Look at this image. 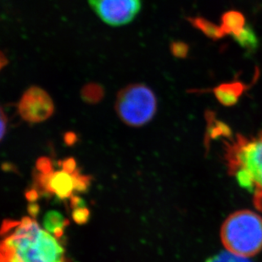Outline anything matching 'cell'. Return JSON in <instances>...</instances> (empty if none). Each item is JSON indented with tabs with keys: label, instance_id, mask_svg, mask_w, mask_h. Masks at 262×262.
I'll return each mask as SVG.
<instances>
[{
	"label": "cell",
	"instance_id": "7",
	"mask_svg": "<svg viewBox=\"0 0 262 262\" xmlns=\"http://www.w3.org/2000/svg\"><path fill=\"white\" fill-rule=\"evenodd\" d=\"M17 108L21 118L30 123L47 121L55 112V104L50 94L37 86L26 90Z\"/></svg>",
	"mask_w": 262,
	"mask_h": 262
},
{
	"label": "cell",
	"instance_id": "14",
	"mask_svg": "<svg viewBox=\"0 0 262 262\" xmlns=\"http://www.w3.org/2000/svg\"><path fill=\"white\" fill-rule=\"evenodd\" d=\"M71 205H72V210H72L73 220L79 224L87 223L89 218V210L88 208L85 207L82 199L79 197L75 199Z\"/></svg>",
	"mask_w": 262,
	"mask_h": 262
},
{
	"label": "cell",
	"instance_id": "6",
	"mask_svg": "<svg viewBox=\"0 0 262 262\" xmlns=\"http://www.w3.org/2000/svg\"><path fill=\"white\" fill-rule=\"evenodd\" d=\"M89 5L107 25L121 27L131 23L141 10V0H89Z\"/></svg>",
	"mask_w": 262,
	"mask_h": 262
},
{
	"label": "cell",
	"instance_id": "10",
	"mask_svg": "<svg viewBox=\"0 0 262 262\" xmlns=\"http://www.w3.org/2000/svg\"><path fill=\"white\" fill-rule=\"evenodd\" d=\"M43 228L55 237H62L64 231L68 225V221L61 213L56 210H50L43 217Z\"/></svg>",
	"mask_w": 262,
	"mask_h": 262
},
{
	"label": "cell",
	"instance_id": "13",
	"mask_svg": "<svg viewBox=\"0 0 262 262\" xmlns=\"http://www.w3.org/2000/svg\"><path fill=\"white\" fill-rule=\"evenodd\" d=\"M237 43L246 50H252L257 47L258 39L255 32L250 26L246 25L245 29L239 35L233 37Z\"/></svg>",
	"mask_w": 262,
	"mask_h": 262
},
{
	"label": "cell",
	"instance_id": "15",
	"mask_svg": "<svg viewBox=\"0 0 262 262\" xmlns=\"http://www.w3.org/2000/svg\"><path fill=\"white\" fill-rule=\"evenodd\" d=\"M206 262H251L248 257H244L240 255H235L229 251H223L218 255L210 258Z\"/></svg>",
	"mask_w": 262,
	"mask_h": 262
},
{
	"label": "cell",
	"instance_id": "16",
	"mask_svg": "<svg viewBox=\"0 0 262 262\" xmlns=\"http://www.w3.org/2000/svg\"><path fill=\"white\" fill-rule=\"evenodd\" d=\"M170 50H171V54L176 58L183 59V58L187 57L189 47H188V45H186L185 42H181V41H175V42H171Z\"/></svg>",
	"mask_w": 262,
	"mask_h": 262
},
{
	"label": "cell",
	"instance_id": "11",
	"mask_svg": "<svg viewBox=\"0 0 262 262\" xmlns=\"http://www.w3.org/2000/svg\"><path fill=\"white\" fill-rule=\"evenodd\" d=\"M187 20L193 28L203 32L204 34L210 39H222L226 36L220 26L215 25V23H211L205 18L195 16L187 18Z\"/></svg>",
	"mask_w": 262,
	"mask_h": 262
},
{
	"label": "cell",
	"instance_id": "5",
	"mask_svg": "<svg viewBox=\"0 0 262 262\" xmlns=\"http://www.w3.org/2000/svg\"><path fill=\"white\" fill-rule=\"evenodd\" d=\"M38 188L46 194L55 195L64 201L74 196L75 192H84L89 186V178L78 171H70L62 167L60 171H52V166L38 170L37 177Z\"/></svg>",
	"mask_w": 262,
	"mask_h": 262
},
{
	"label": "cell",
	"instance_id": "17",
	"mask_svg": "<svg viewBox=\"0 0 262 262\" xmlns=\"http://www.w3.org/2000/svg\"><path fill=\"white\" fill-rule=\"evenodd\" d=\"M6 124H7V118L5 117L4 111H1V139H4L6 132Z\"/></svg>",
	"mask_w": 262,
	"mask_h": 262
},
{
	"label": "cell",
	"instance_id": "2",
	"mask_svg": "<svg viewBox=\"0 0 262 262\" xmlns=\"http://www.w3.org/2000/svg\"><path fill=\"white\" fill-rule=\"evenodd\" d=\"M0 262H68L57 237L23 217L3 223Z\"/></svg>",
	"mask_w": 262,
	"mask_h": 262
},
{
	"label": "cell",
	"instance_id": "8",
	"mask_svg": "<svg viewBox=\"0 0 262 262\" xmlns=\"http://www.w3.org/2000/svg\"><path fill=\"white\" fill-rule=\"evenodd\" d=\"M247 87L240 81L226 82L213 89L215 98L225 106H233L237 104L240 97L245 93Z\"/></svg>",
	"mask_w": 262,
	"mask_h": 262
},
{
	"label": "cell",
	"instance_id": "9",
	"mask_svg": "<svg viewBox=\"0 0 262 262\" xmlns=\"http://www.w3.org/2000/svg\"><path fill=\"white\" fill-rule=\"evenodd\" d=\"M221 28L226 35L236 37L246 27L245 15L237 10H229L223 14L221 19Z\"/></svg>",
	"mask_w": 262,
	"mask_h": 262
},
{
	"label": "cell",
	"instance_id": "1",
	"mask_svg": "<svg viewBox=\"0 0 262 262\" xmlns=\"http://www.w3.org/2000/svg\"><path fill=\"white\" fill-rule=\"evenodd\" d=\"M210 139H220L228 173L253 196L255 208L262 212V131L255 136L233 134L229 126L206 113Z\"/></svg>",
	"mask_w": 262,
	"mask_h": 262
},
{
	"label": "cell",
	"instance_id": "4",
	"mask_svg": "<svg viewBox=\"0 0 262 262\" xmlns=\"http://www.w3.org/2000/svg\"><path fill=\"white\" fill-rule=\"evenodd\" d=\"M156 110L155 93L144 83L128 85L117 94L116 112L127 126H144L153 119Z\"/></svg>",
	"mask_w": 262,
	"mask_h": 262
},
{
	"label": "cell",
	"instance_id": "12",
	"mask_svg": "<svg viewBox=\"0 0 262 262\" xmlns=\"http://www.w3.org/2000/svg\"><path fill=\"white\" fill-rule=\"evenodd\" d=\"M104 94L103 86L94 82L85 85L81 91L82 99L90 104H95L100 101L103 99Z\"/></svg>",
	"mask_w": 262,
	"mask_h": 262
},
{
	"label": "cell",
	"instance_id": "3",
	"mask_svg": "<svg viewBox=\"0 0 262 262\" xmlns=\"http://www.w3.org/2000/svg\"><path fill=\"white\" fill-rule=\"evenodd\" d=\"M226 250L235 255L251 257L262 250V218L249 210L231 214L221 228Z\"/></svg>",
	"mask_w": 262,
	"mask_h": 262
}]
</instances>
